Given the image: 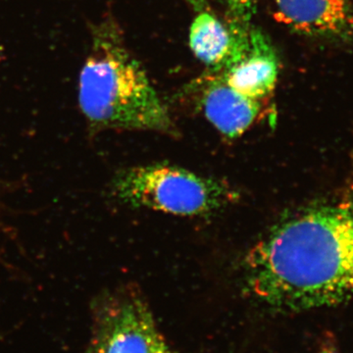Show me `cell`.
Segmentation results:
<instances>
[{"label":"cell","instance_id":"6da1fadb","mask_svg":"<svg viewBox=\"0 0 353 353\" xmlns=\"http://www.w3.org/2000/svg\"><path fill=\"white\" fill-rule=\"evenodd\" d=\"M246 290L267 307L301 312L353 296V194L281 220L246 254Z\"/></svg>","mask_w":353,"mask_h":353},{"label":"cell","instance_id":"7a4b0ae2","mask_svg":"<svg viewBox=\"0 0 353 353\" xmlns=\"http://www.w3.org/2000/svg\"><path fill=\"white\" fill-rule=\"evenodd\" d=\"M90 36L78 92L79 106L88 129L176 134L166 104L127 48L116 21L106 16L92 23Z\"/></svg>","mask_w":353,"mask_h":353},{"label":"cell","instance_id":"3957f363","mask_svg":"<svg viewBox=\"0 0 353 353\" xmlns=\"http://www.w3.org/2000/svg\"><path fill=\"white\" fill-rule=\"evenodd\" d=\"M110 190L125 205L181 216L211 214L238 197L224 181L168 164L123 169L113 176Z\"/></svg>","mask_w":353,"mask_h":353},{"label":"cell","instance_id":"277c9868","mask_svg":"<svg viewBox=\"0 0 353 353\" xmlns=\"http://www.w3.org/2000/svg\"><path fill=\"white\" fill-rule=\"evenodd\" d=\"M168 347L139 292L113 290L95 299L88 353H161Z\"/></svg>","mask_w":353,"mask_h":353},{"label":"cell","instance_id":"5b68a950","mask_svg":"<svg viewBox=\"0 0 353 353\" xmlns=\"http://www.w3.org/2000/svg\"><path fill=\"white\" fill-rule=\"evenodd\" d=\"M229 26L234 34L233 48L217 72L241 94L262 101L277 85L279 59L275 48L259 28L250 24Z\"/></svg>","mask_w":353,"mask_h":353},{"label":"cell","instance_id":"8992f818","mask_svg":"<svg viewBox=\"0 0 353 353\" xmlns=\"http://www.w3.org/2000/svg\"><path fill=\"white\" fill-rule=\"evenodd\" d=\"M275 18L307 36L347 39L353 34L352 0H273Z\"/></svg>","mask_w":353,"mask_h":353},{"label":"cell","instance_id":"52a82bcc","mask_svg":"<svg viewBox=\"0 0 353 353\" xmlns=\"http://www.w3.org/2000/svg\"><path fill=\"white\" fill-rule=\"evenodd\" d=\"M201 105L206 119L225 137L241 136L259 117L261 101L250 99L230 87L218 72L201 83Z\"/></svg>","mask_w":353,"mask_h":353},{"label":"cell","instance_id":"ba28073f","mask_svg":"<svg viewBox=\"0 0 353 353\" xmlns=\"http://www.w3.org/2000/svg\"><path fill=\"white\" fill-rule=\"evenodd\" d=\"M234 43L230 26L220 22L208 9L199 11L190 28V46L197 59L212 72L219 71Z\"/></svg>","mask_w":353,"mask_h":353},{"label":"cell","instance_id":"9c48e42d","mask_svg":"<svg viewBox=\"0 0 353 353\" xmlns=\"http://www.w3.org/2000/svg\"><path fill=\"white\" fill-rule=\"evenodd\" d=\"M259 0H227L231 23L230 24L248 26L250 24Z\"/></svg>","mask_w":353,"mask_h":353},{"label":"cell","instance_id":"30bf717a","mask_svg":"<svg viewBox=\"0 0 353 353\" xmlns=\"http://www.w3.org/2000/svg\"><path fill=\"white\" fill-rule=\"evenodd\" d=\"M188 1L196 9L197 12H199V11L205 10L206 9L205 0H188Z\"/></svg>","mask_w":353,"mask_h":353},{"label":"cell","instance_id":"8fae6325","mask_svg":"<svg viewBox=\"0 0 353 353\" xmlns=\"http://www.w3.org/2000/svg\"><path fill=\"white\" fill-rule=\"evenodd\" d=\"M318 353H338V350L333 343H328L327 345H323Z\"/></svg>","mask_w":353,"mask_h":353},{"label":"cell","instance_id":"7c38bea8","mask_svg":"<svg viewBox=\"0 0 353 353\" xmlns=\"http://www.w3.org/2000/svg\"><path fill=\"white\" fill-rule=\"evenodd\" d=\"M161 353H176L175 352H174V350H172L170 347H169L168 348H167V350H165L163 352H161Z\"/></svg>","mask_w":353,"mask_h":353}]
</instances>
